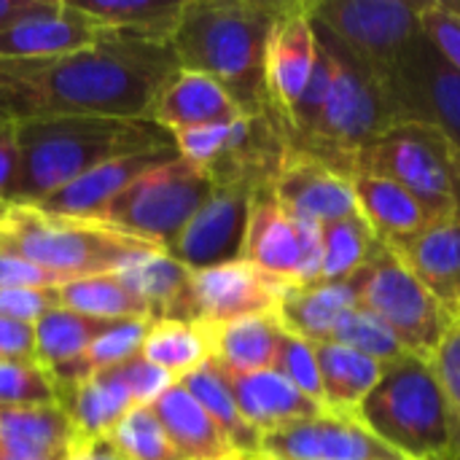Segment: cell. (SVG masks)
I'll return each mask as SVG.
<instances>
[{
    "mask_svg": "<svg viewBox=\"0 0 460 460\" xmlns=\"http://www.w3.org/2000/svg\"><path fill=\"white\" fill-rule=\"evenodd\" d=\"M232 124H208V127H194V129H183L175 132V148L181 154V159H186L189 164L208 170L226 148L229 135H232Z\"/></svg>",
    "mask_w": 460,
    "mask_h": 460,
    "instance_id": "cell-43",
    "label": "cell"
},
{
    "mask_svg": "<svg viewBox=\"0 0 460 460\" xmlns=\"http://www.w3.org/2000/svg\"><path fill=\"white\" fill-rule=\"evenodd\" d=\"M423 3L410 0H323L310 3L313 19L380 84L420 32Z\"/></svg>",
    "mask_w": 460,
    "mask_h": 460,
    "instance_id": "cell-10",
    "label": "cell"
},
{
    "mask_svg": "<svg viewBox=\"0 0 460 460\" xmlns=\"http://www.w3.org/2000/svg\"><path fill=\"white\" fill-rule=\"evenodd\" d=\"M251 186H216L208 202L194 213L167 253L189 272H202L243 261L248 216L253 202Z\"/></svg>",
    "mask_w": 460,
    "mask_h": 460,
    "instance_id": "cell-12",
    "label": "cell"
},
{
    "mask_svg": "<svg viewBox=\"0 0 460 460\" xmlns=\"http://www.w3.org/2000/svg\"><path fill=\"white\" fill-rule=\"evenodd\" d=\"M70 283L65 275H57L8 248H0V288H59Z\"/></svg>",
    "mask_w": 460,
    "mask_h": 460,
    "instance_id": "cell-45",
    "label": "cell"
},
{
    "mask_svg": "<svg viewBox=\"0 0 460 460\" xmlns=\"http://www.w3.org/2000/svg\"><path fill=\"white\" fill-rule=\"evenodd\" d=\"M264 460H407L377 439L358 418L323 412L261 437Z\"/></svg>",
    "mask_w": 460,
    "mask_h": 460,
    "instance_id": "cell-13",
    "label": "cell"
},
{
    "mask_svg": "<svg viewBox=\"0 0 460 460\" xmlns=\"http://www.w3.org/2000/svg\"><path fill=\"white\" fill-rule=\"evenodd\" d=\"M140 353L181 380L213 356V329L189 321H151Z\"/></svg>",
    "mask_w": 460,
    "mask_h": 460,
    "instance_id": "cell-32",
    "label": "cell"
},
{
    "mask_svg": "<svg viewBox=\"0 0 460 460\" xmlns=\"http://www.w3.org/2000/svg\"><path fill=\"white\" fill-rule=\"evenodd\" d=\"M442 460H460V456H447V458H442Z\"/></svg>",
    "mask_w": 460,
    "mask_h": 460,
    "instance_id": "cell-54",
    "label": "cell"
},
{
    "mask_svg": "<svg viewBox=\"0 0 460 460\" xmlns=\"http://www.w3.org/2000/svg\"><path fill=\"white\" fill-rule=\"evenodd\" d=\"M456 423H458V450H456V456H460V410H456Z\"/></svg>",
    "mask_w": 460,
    "mask_h": 460,
    "instance_id": "cell-52",
    "label": "cell"
},
{
    "mask_svg": "<svg viewBox=\"0 0 460 460\" xmlns=\"http://www.w3.org/2000/svg\"><path fill=\"white\" fill-rule=\"evenodd\" d=\"M313 27L323 49L332 54V84L315 127L307 137L291 143L288 148L315 156L323 164L350 175L353 156L388 127H394L391 108L380 81L367 67H361L348 54V49L337 38H332L315 19Z\"/></svg>",
    "mask_w": 460,
    "mask_h": 460,
    "instance_id": "cell-5",
    "label": "cell"
},
{
    "mask_svg": "<svg viewBox=\"0 0 460 460\" xmlns=\"http://www.w3.org/2000/svg\"><path fill=\"white\" fill-rule=\"evenodd\" d=\"M224 460H248V458H243V456H229V458H224Z\"/></svg>",
    "mask_w": 460,
    "mask_h": 460,
    "instance_id": "cell-53",
    "label": "cell"
},
{
    "mask_svg": "<svg viewBox=\"0 0 460 460\" xmlns=\"http://www.w3.org/2000/svg\"><path fill=\"white\" fill-rule=\"evenodd\" d=\"M40 0H0V32L24 19L30 11H35Z\"/></svg>",
    "mask_w": 460,
    "mask_h": 460,
    "instance_id": "cell-51",
    "label": "cell"
},
{
    "mask_svg": "<svg viewBox=\"0 0 460 460\" xmlns=\"http://www.w3.org/2000/svg\"><path fill=\"white\" fill-rule=\"evenodd\" d=\"M323 240V270L321 283H345L350 280L372 256L377 237L361 213L321 224Z\"/></svg>",
    "mask_w": 460,
    "mask_h": 460,
    "instance_id": "cell-36",
    "label": "cell"
},
{
    "mask_svg": "<svg viewBox=\"0 0 460 460\" xmlns=\"http://www.w3.org/2000/svg\"><path fill=\"white\" fill-rule=\"evenodd\" d=\"M278 313L248 315L213 329V358L229 372H264L275 367L283 340Z\"/></svg>",
    "mask_w": 460,
    "mask_h": 460,
    "instance_id": "cell-30",
    "label": "cell"
},
{
    "mask_svg": "<svg viewBox=\"0 0 460 460\" xmlns=\"http://www.w3.org/2000/svg\"><path fill=\"white\" fill-rule=\"evenodd\" d=\"M358 213L372 226L375 237L385 245H399L412 240L426 226L434 224L429 210L396 181L369 172L350 175Z\"/></svg>",
    "mask_w": 460,
    "mask_h": 460,
    "instance_id": "cell-24",
    "label": "cell"
},
{
    "mask_svg": "<svg viewBox=\"0 0 460 460\" xmlns=\"http://www.w3.org/2000/svg\"><path fill=\"white\" fill-rule=\"evenodd\" d=\"M0 361H35V326L0 315Z\"/></svg>",
    "mask_w": 460,
    "mask_h": 460,
    "instance_id": "cell-48",
    "label": "cell"
},
{
    "mask_svg": "<svg viewBox=\"0 0 460 460\" xmlns=\"http://www.w3.org/2000/svg\"><path fill=\"white\" fill-rule=\"evenodd\" d=\"M167 146H175V137L154 119L49 116L19 121V172L8 202L32 205L111 159Z\"/></svg>",
    "mask_w": 460,
    "mask_h": 460,
    "instance_id": "cell-3",
    "label": "cell"
},
{
    "mask_svg": "<svg viewBox=\"0 0 460 460\" xmlns=\"http://www.w3.org/2000/svg\"><path fill=\"white\" fill-rule=\"evenodd\" d=\"M213 189L208 170L175 159L132 181L86 224L167 251L208 202Z\"/></svg>",
    "mask_w": 460,
    "mask_h": 460,
    "instance_id": "cell-7",
    "label": "cell"
},
{
    "mask_svg": "<svg viewBox=\"0 0 460 460\" xmlns=\"http://www.w3.org/2000/svg\"><path fill=\"white\" fill-rule=\"evenodd\" d=\"M356 418L407 460H442L458 450L456 410L431 361L415 356L385 367Z\"/></svg>",
    "mask_w": 460,
    "mask_h": 460,
    "instance_id": "cell-4",
    "label": "cell"
},
{
    "mask_svg": "<svg viewBox=\"0 0 460 460\" xmlns=\"http://www.w3.org/2000/svg\"><path fill=\"white\" fill-rule=\"evenodd\" d=\"M332 342L348 345V348H353V350H358V353H364V356H369L385 367L399 364L410 356L404 350V345L396 340V334L380 318H375L369 310H364L358 305L340 318Z\"/></svg>",
    "mask_w": 460,
    "mask_h": 460,
    "instance_id": "cell-37",
    "label": "cell"
},
{
    "mask_svg": "<svg viewBox=\"0 0 460 460\" xmlns=\"http://www.w3.org/2000/svg\"><path fill=\"white\" fill-rule=\"evenodd\" d=\"M221 367V364H218ZM224 380L237 402L240 415L264 437L275 429H283L296 420H307L315 415H323L326 407L307 394H302L296 385H291L283 375L275 369L264 372H229L224 369Z\"/></svg>",
    "mask_w": 460,
    "mask_h": 460,
    "instance_id": "cell-20",
    "label": "cell"
},
{
    "mask_svg": "<svg viewBox=\"0 0 460 460\" xmlns=\"http://www.w3.org/2000/svg\"><path fill=\"white\" fill-rule=\"evenodd\" d=\"M116 275L146 305L151 321H189L191 272L167 251L154 245L143 248L132 253Z\"/></svg>",
    "mask_w": 460,
    "mask_h": 460,
    "instance_id": "cell-23",
    "label": "cell"
},
{
    "mask_svg": "<svg viewBox=\"0 0 460 460\" xmlns=\"http://www.w3.org/2000/svg\"><path fill=\"white\" fill-rule=\"evenodd\" d=\"M272 194L288 216L310 218L315 224L358 213L350 175L291 148H286L283 164L272 181Z\"/></svg>",
    "mask_w": 460,
    "mask_h": 460,
    "instance_id": "cell-15",
    "label": "cell"
},
{
    "mask_svg": "<svg viewBox=\"0 0 460 460\" xmlns=\"http://www.w3.org/2000/svg\"><path fill=\"white\" fill-rule=\"evenodd\" d=\"M243 261L283 286L302 280V245L294 218L280 208L270 189H259L251 202Z\"/></svg>",
    "mask_w": 460,
    "mask_h": 460,
    "instance_id": "cell-19",
    "label": "cell"
},
{
    "mask_svg": "<svg viewBox=\"0 0 460 460\" xmlns=\"http://www.w3.org/2000/svg\"><path fill=\"white\" fill-rule=\"evenodd\" d=\"M75 439L59 407H0V460H65Z\"/></svg>",
    "mask_w": 460,
    "mask_h": 460,
    "instance_id": "cell-25",
    "label": "cell"
},
{
    "mask_svg": "<svg viewBox=\"0 0 460 460\" xmlns=\"http://www.w3.org/2000/svg\"><path fill=\"white\" fill-rule=\"evenodd\" d=\"M313 348L321 372L323 407L329 412L356 418L358 407L377 388L385 364L340 342H313Z\"/></svg>",
    "mask_w": 460,
    "mask_h": 460,
    "instance_id": "cell-28",
    "label": "cell"
},
{
    "mask_svg": "<svg viewBox=\"0 0 460 460\" xmlns=\"http://www.w3.org/2000/svg\"><path fill=\"white\" fill-rule=\"evenodd\" d=\"M181 159L175 146L167 148H156V151H146V154H132V156H121V159H111L84 175H78L75 181H70L67 186L57 189L54 194L24 205L32 208L43 216H57V218H73V221H92L116 194H121L132 181H137L140 175L159 170L170 162Z\"/></svg>",
    "mask_w": 460,
    "mask_h": 460,
    "instance_id": "cell-17",
    "label": "cell"
},
{
    "mask_svg": "<svg viewBox=\"0 0 460 460\" xmlns=\"http://www.w3.org/2000/svg\"><path fill=\"white\" fill-rule=\"evenodd\" d=\"M108 437L124 460H181L151 407H132Z\"/></svg>",
    "mask_w": 460,
    "mask_h": 460,
    "instance_id": "cell-38",
    "label": "cell"
},
{
    "mask_svg": "<svg viewBox=\"0 0 460 460\" xmlns=\"http://www.w3.org/2000/svg\"><path fill=\"white\" fill-rule=\"evenodd\" d=\"M178 383L202 404V410L213 418V423L221 429V434L226 437V442L232 445V450L237 456H243V458L259 456L261 434L240 415L237 402H234L232 391L224 380V372L213 356L205 364H199L194 372L183 375Z\"/></svg>",
    "mask_w": 460,
    "mask_h": 460,
    "instance_id": "cell-31",
    "label": "cell"
},
{
    "mask_svg": "<svg viewBox=\"0 0 460 460\" xmlns=\"http://www.w3.org/2000/svg\"><path fill=\"white\" fill-rule=\"evenodd\" d=\"M240 116L245 113L218 81L183 67L162 86L148 113V119L172 135L208 124H229Z\"/></svg>",
    "mask_w": 460,
    "mask_h": 460,
    "instance_id": "cell-22",
    "label": "cell"
},
{
    "mask_svg": "<svg viewBox=\"0 0 460 460\" xmlns=\"http://www.w3.org/2000/svg\"><path fill=\"white\" fill-rule=\"evenodd\" d=\"M135 407H148L154 404L172 383H178L170 372L159 369L156 364H151L148 358H143V353L132 356L129 361L116 367Z\"/></svg>",
    "mask_w": 460,
    "mask_h": 460,
    "instance_id": "cell-44",
    "label": "cell"
},
{
    "mask_svg": "<svg viewBox=\"0 0 460 460\" xmlns=\"http://www.w3.org/2000/svg\"><path fill=\"white\" fill-rule=\"evenodd\" d=\"M70 3L108 30H121L129 35L167 40V43L183 11L181 0H70Z\"/></svg>",
    "mask_w": 460,
    "mask_h": 460,
    "instance_id": "cell-33",
    "label": "cell"
},
{
    "mask_svg": "<svg viewBox=\"0 0 460 460\" xmlns=\"http://www.w3.org/2000/svg\"><path fill=\"white\" fill-rule=\"evenodd\" d=\"M353 172L396 181L429 210L434 221L460 216V156L442 132L431 127H388L353 156Z\"/></svg>",
    "mask_w": 460,
    "mask_h": 460,
    "instance_id": "cell-8",
    "label": "cell"
},
{
    "mask_svg": "<svg viewBox=\"0 0 460 460\" xmlns=\"http://www.w3.org/2000/svg\"><path fill=\"white\" fill-rule=\"evenodd\" d=\"M148 407L181 460H224L237 456L213 418L181 383H172Z\"/></svg>",
    "mask_w": 460,
    "mask_h": 460,
    "instance_id": "cell-26",
    "label": "cell"
},
{
    "mask_svg": "<svg viewBox=\"0 0 460 460\" xmlns=\"http://www.w3.org/2000/svg\"><path fill=\"white\" fill-rule=\"evenodd\" d=\"M350 283L358 307L380 318L410 356L423 361L434 358L453 321L391 245L377 240L369 261Z\"/></svg>",
    "mask_w": 460,
    "mask_h": 460,
    "instance_id": "cell-9",
    "label": "cell"
},
{
    "mask_svg": "<svg viewBox=\"0 0 460 460\" xmlns=\"http://www.w3.org/2000/svg\"><path fill=\"white\" fill-rule=\"evenodd\" d=\"M315 59L318 38L310 3H286L267 49V97L270 111L280 116L283 129L305 86L310 84Z\"/></svg>",
    "mask_w": 460,
    "mask_h": 460,
    "instance_id": "cell-16",
    "label": "cell"
},
{
    "mask_svg": "<svg viewBox=\"0 0 460 460\" xmlns=\"http://www.w3.org/2000/svg\"><path fill=\"white\" fill-rule=\"evenodd\" d=\"M57 407L70 418L78 437H108L135 407L119 369H97L89 380L57 396Z\"/></svg>",
    "mask_w": 460,
    "mask_h": 460,
    "instance_id": "cell-29",
    "label": "cell"
},
{
    "mask_svg": "<svg viewBox=\"0 0 460 460\" xmlns=\"http://www.w3.org/2000/svg\"><path fill=\"white\" fill-rule=\"evenodd\" d=\"M59 307L73 313L100 318V321H119V318H148L146 305L119 280V275H92L78 278L57 288Z\"/></svg>",
    "mask_w": 460,
    "mask_h": 460,
    "instance_id": "cell-35",
    "label": "cell"
},
{
    "mask_svg": "<svg viewBox=\"0 0 460 460\" xmlns=\"http://www.w3.org/2000/svg\"><path fill=\"white\" fill-rule=\"evenodd\" d=\"M102 24L70 0H40L35 11L0 32V59H38L89 49Z\"/></svg>",
    "mask_w": 460,
    "mask_h": 460,
    "instance_id": "cell-18",
    "label": "cell"
},
{
    "mask_svg": "<svg viewBox=\"0 0 460 460\" xmlns=\"http://www.w3.org/2000/svg\"><path fill=\"white\" fill-rule=\"evenodd\" d=\"M283 288V283L267 278L248 261L191 272L189 321L218 329L248 315L278 313Z\"/></svg>",
    "mask_w": 460,
    "mask_h": 460,
    "instance_id": "cell-14",
    "label": "cell"
},
{
    "mask_svg": "<svg viewBox=\"0 0 460 460\" xmlns=\"http://www.w3.org/2000/svg\"><path fill=\"white\" fill-rule=\"evenodd\" d=\"M57 407V388L38 361H0V407Z\"/></svg>",
    "mask_w": 460,
    "mask_h": 460,
    "instance_id": "cell-39",
    "label": "cell"
},
{
    "mask_svg": "<svg viewBox=\"0 0 460 460\" xmlns=\"http://www.w3.org/2000/svg\"><path fill=\"white\" fill-rule=\"evenodd\" d=\"M19 172V151H16V124L0 116V202L11 199L13 183Z\"/></svg>",
    "mask_w": 460,
    "mask_h": 460,
    "instance_id": "cell-49",
    "label": "cell"
},
{
    "mask_svg": "<svg viewBox=\"0 0 460 460\" xmlns=\"http://www.w3.org/2000/svg\"><path fill=\"white\" fill-rule=\"evenodd\" d=\"M278 375H283L291 385H296L302 394L323 404V388H321V372H318V358L313 342L283 332L278 358L272 367Z\"/></svg>",
    "mask_w": 460,
    "mask_h": 460,
    "instance_id": "cell-41",
    "label": "cell"
},
{
    "mask_svg": "<svg viewBox=\"0 0 460 460\" xmlns=\"http://www.w3.org/2000/svg\"><path fill=\"white\" fill-rule=\"evenodd\" d=\"M431 367H434L453 410H460V318L450 323L439 350L431 358Z\"/></svg>",
    "mask_w": 460,
    "mask_h": 460,
    "instance_id": "cell-47",
    "label": "cell"
},
{
    "mask_svg": "<svg viewBox=\"0 0 460 460\" xmlns=\"http://www.w3.org/2000/svg\"><path fill=\"white\" fill-rule=\"evenodd\" d=\"M356 305L358 296L350 280L286 286L278 302V318L288 334L307 342H332L340 318Z\"/></svg>",
    "mask_w": 460,
    "mask_h": 460,
    "instance_id": "cell-27",
    "label": "cell"
},
{
    "mask_svg": "<svg viewBox=\"0 0 460 460\" xmlns=\"http://www.w3.org/2000/svg\"><path fill=\"white\" fill-rule=\"evenodd\" d=\"M420 32L437 49V54L460 73V13L447 5V0L423 3Z\"/></svg>",
    "mask_w": 460,
    "mask_h": 460,
    "instance_id": "cell-42",
    "label": "cell"
},
{
    "mask_svg": "<svg viewBox=\"0 0 460 460\" xmlns=\"http://www.w3.org/2000/svg\"><path fill=\"white\" fill-rule=\"evenodd\" d=\"M380 86L394 124L431 127L460 156V73L437 54L423 32L412 38Z\"/></svg>",
    "mask_w": 460,
    "mask_h": 460,
    "instance_id": "cell-11",
    "label": "cell"
},
{
    "mask_svg": "<svg viewBox=\"0 0 460 460\" xmlns=\"http://www.w3.org/2000/svg\"><path fill=\"white\" fill-rule=\"evenodd\" d=\"M65 460H124L111 437H78L73 439Z\"/></svg>",
    "mask_w": 460,
    "mask_h": 460,
    "instance_id": "cell-50",
    "label": "cell"
},
{
    "mask_svg": "<svg viewBox=\"0 0 460 460\" xmlns=\"http://www.w3.org/2000/svg\"><path fill=\"white\" fill-rule=\"evenodd\" d=\"M51 307H59L57 288H0V315L22 323H32L49 313Z\"/></svg>",
    "mask_w": 460,
    "mask_h": 460,
    "instance_id": "cell-46",
    "label": "cell"
},
{
    "mask_svg": "<svg viewBox=\"0 0 460 460\" xmlns=\"http://www.w3.org/2000/svg\"><path fill=\"white\" fill-rule=\"evenodd\" d=\"M286 3L189 0L170 38L183 70L218 81L245 116L270 113L267 49Z\"/></svg>",
    "mask_w": 460,
    "mask_h": 460,
    "instance_id": "cell-2",
    "label": "cell"
},
{
    "mask_svg": "<svg viewBox=\"0 0 460 460\" xmlns=\"http://www.w3.org/2000/svg\"><path fill=\"white\" fill-rule=\"evenodd\" d=\"M0 248L65 275L67 280H78L113 275L132 253L151 245L86 221L43 216L24 205L0 202Z\"/></svg>",
    "mask_w": 460,
    "mask_h": 460,
    "instance_id": "cell-6",
    "label": "cell"
},
{
    "mask_svg": "<svg viewBox=\"0 0 460 460\" xmlns=\"http://www.w3.org/2000/svg\"><path fill=\"white\" fill-rule=\"evenodd\" d=\"M178 70L167 40L105 27L89 49L73 54L0 59V116L13 124L49 116L148 119Z\"/></svg>",
    "mask_w": 460,
    "mask_h": 460,
    "instance_id": "cell-1",
    "label": "cell"
},
{
    "mask_svg": "<svg viewBox=\"0 0 460 460\" xmlns=\"http://www.w3.org/2000/svg\"><path fill=\"white\" fill-rule=\"evenodd\" d=\"M391 248L431 291L450 321L460 318V216L434 221L412 240Z\"/></svg>",
    "mask_w": 460,
    "mask_h": 460,
    "instance_id": "cell-21",
    "label": "cell"
},
{
    "mask_svg": "<svg viewBox=\"0 0 460 460\" xmlns=\"http://www.w3.org/2000/svg\"><path fill=\"white\" fill-rule=\"evenodd\" d=\"M111 321L89 318L67 307H51L35 321V361L49 369L81 358Z\"/></svg>",
    "mask_w": 460,
    "mask_h": 460,
    "instance_id": "cell-34",
    "label": "cell"
},
{
    "mask_svg": "<svg viewBox=\"0 0 460 460\" xmlns=\"http://www.w3.org/2000/svg\"><path fill=\"white\" fill-rule=\"evenodd\" d=\"M148 326H151L148 318H119V321H111L105 326V332L89 345L84 358L89 361V367L94 372L97 369H113V367L129 361L132 356H137L143 350Z\"/></svg>",
    "mask_w": 460,
    "mask_h": 460,
    "instance_id": "cell-40",
    "label": "cell"
}]
</instances>
